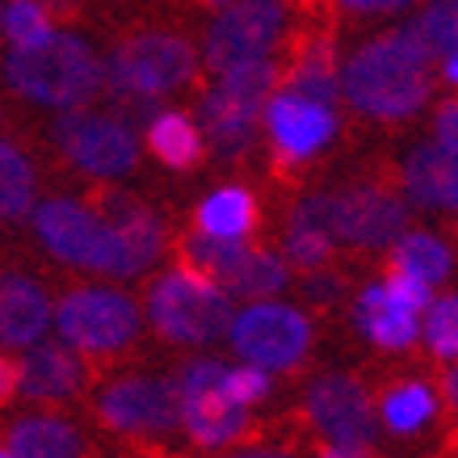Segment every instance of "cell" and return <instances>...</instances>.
<instances>
[{"label":"cell","instance_id":"d4e9b609","mask_svg":"<svg viewBox=\"0 0 458 458\" xmlns=\"http://www.w3.org/2000/svg\"><path fill=\"white\" fill-rule=\"evenodd\" d=\"M286 286H291V265H286V257L274 249H265V244H249V252H244V261H240L227 294L252 303V299H274V294L286 291Z\"/></svg>","mask_w":458,"mask_h":458},{"label":"cell","instance_id":"52a82bcc","mask_svg":"<svg viewBox=\"0 0 458 458\" xmlns=\"http://www.w3.org/2000/svg\"><path fill=\"white\" fill-rule=\"evenodd\" d=\"M51 152L81 177L123 181L140 165V140L118 114L64 110L51 126Z\"/></svg>","mask_w":458,"mask_h":458},{"label":"cell","instance_id":"d6986e66","mask_svg":"<svg viewBox=\"0 0 458 458\" xmlns=\"http://www.w3.org/2000/svg\"><path fill=\"white\" fill-rule=\"evenodd\" d=\"M143 143H148V152H152L156 165H165L168 173H181V177L198 173V168L210 160L202 126L185 110L152 114V118H148V131H143Z\"/></svg>","mask_w":458,"mask_h":458},{"label":"cell","instance_id":"ffe728a7","mask_svg":"<svg viewBox=\"0 0 458 458\" xmlns=\"http://www.w3.org/2000/svg\"><path fill=\"white\" fill-rule=\"evenodd\" d=\"M261 202L249 185H223L194 207V232H207L219 240H249L261 232Z\"/></svg>","mask_w":458,"mask_h":458},{"label":"cell","instance_id":"3957f363","mask_svg":"<svg viewBox=\"0 0 458 458\" xmlns=\"http://www.w3.org/2000/svg\"><path fill=\"white\" fill-rule=\"evenodd\" d=\"M34 236L55 261L110 278H143L165 252L160 244L110 227L81 194H51L34 202Z\"/></svg>","mask_w":458,"mask_h":458},{"label":"cell","instance_id":"8fae6325","mask_svg":"<svg viewBox=\"0 0 458 458\" xmlns=\"http://www.w3.org/2000/svg\"><path fill=\"white\" fill-rule=\"evenodd\" d=\"M408 198L400 194L395 177L353 181L333 194V236L341 249L383 252L408 232Z\"/></svg>","mask_w":458,"mask_h":458},{"label":"cell","instance_id":"4316f807","mask_svg":"<svg viewBox=\"0 0 458 458\" xmlns=\"http://www.w3.org/2000/svg\"><path fill=\"white\" fill-rule=\"evenodd\" d=\"M425 345L433 358L458 361V294L433 299L425 307Z\"/></svg>","mask_w":458,"mask_h":458},{"label":"cell","instance_id":"603a6c76","mask_svg":"<svg viewBox=\"0 0 458 458\" xmlns=\"http://www.w3.org/2000/svg\"><path fill=\"white\" fill-rule=\"evenodd\" d=\"M378 417H383V425H387L391 433H417L437 417V395H433V387L420 383V378H400V383L383 387V395H378Z\"/></svg>","mask_w":458,"mask_h":458},{"label":"cell","instance_id":"d6a6232c","mask_svg":"<svg viewBox=\"0 0 458 458\" xmlns=\"http://www.w3.org/2000/svg\"><path fill=\"white\" fill-rule=\"evenodd\" d=\"M433 143L445 152H458V98H445L433 114Z\"/></svg>","mask_w":458,"mask_h":458},{"label":"cell","instance_id":"4dcf8cb0","mask_svg":"<svg viewBox=\"0 0 458 458\" xmlns=\"http://www.w3.org/2000/svg\"><path fill=\"white\" fill-rule=\"evenodd\" d=\"M223 395L227 400H236L240 408H257L274 395V383H269V370L261 366H227V375H223Z\"/></svg>","mask_w":458,"mask_h":458},{"label":"cell","instance_id":"5b68a950","mask_svg":"<svg viewBox=\"0 0 458 458\" xmlns=\"http://www.w3.org/2000/svg\"><path fill=\"white\" fill-rule=\"evenodd\" d=\"M51 319L59 328V341H68L89 370H114L123 361L140 358L143 345V307L118 286H93L72 282L55 294Z\"/></svg>","mask_w":458,"mask_h":458},{"label":"cell","instance_id":"8992f818","mask_svg":"<svg viewBox=\"0 0 458 458\" xmlns=\"http://www.w3.org/2000/svg\"><path fill=\"white\" fill-rule=\"evenodd\" d=\"M148 319L160 341L168 345H215L232 328V294L219 286L181 274L168 265V274L148 286Z\"/></svg>","mask_w":458,"mask_h":458},{"label":"cell","instance_id":"9c48e42d","mask_svg":"<svg viewBox=\"0 0 458 458\" xmlns=\"http://www.w3.org/2000/svg\"><path fill=\"white\" fill-rule=\"evenodd\" d=\"M227 345L236 349L240 358H249L252 366H261V370L291 375L316 349V324L291 303L252 299L240 316H232Z\"/></svg>","mask_w":458,"mask_h":458},{"label":"cell","instance_id":"cb8c5ba5","mask_svg":"<svg viewBox=\"0 0 458 458\" xmlns=\"http://www.w3.org/2000/svg\"><path fill=\"white\" fill-rule=\"evenodd\" d=\"M387 261L408 269V274H417V278H425L429 286H437V282H445L454 274V252H450V244H445L442 236H433V232H403V236L391 244Z\"/></svg>","mask_w":458,"mask_h":458},{"label":"cell","instance_id":"b9f144b4","mask_svg":"<svg viewBox=\"0 0 458 458\" xmlns=\"http://www.w3.org/2000/svg\"><path fill=\"white\" fill-rule=\"evenodd\" d=\"M0 17H4V0H0Z\"/></svg>","mask_w":458,"mask_h":458},{"label":"cell","instance_id":"d590c367","mask_svg":"<svg viewBox=\"0 0 458 458\" xmlns=\"http://www.w3.org/2000/svg\"><path fill=\"white\" fill-rule=\"evenodd\" d=\"M437 387H442V400H445V408L458 417V361L454 366H445L442 370V378H437Z\"/></svg>","mask_w":458,"mask_h":458},{"label":"cell","instance_id":"e575fe53","mask_svg":"<svg viewBox=\"0 0 458 458\" xmlns=\"http://www.w3.org/2000/svg\"><path fill=\"white\" fill-rule=\"evenodd\" d=\"M336 4L349 9V13H395V9L412 4V0H336Z\"/></svg>","mask_w":458,"mask_h":458},{"label":"cell","instance_id":"f35d334b","mask_svg":"<svg viewBox=\"0 0 458 458\" xmlns=\"http://www.w3.org/2000/svg\"><path fill=\"white\" fill-rule=\"evenodd\" d=\"M232 458H294V454H286V450H240Z\"/></svg>","mask_w":458,"mask_h":458},{"label":"cell","instance_id":"8d00e7d4","mask_svg":"<svg viewBox=\"0 0 458 458\" xmlns=\"http://www.w3.org/2000/svg\"><path fill=\"white\" fill-rule=\"evenodd\" d=\"M445 210H458V152H445Z\"/></svg>","mask_w":458,"mask_h":458},{"label":"cell","instance_id":"277c9868","mask_svg":"<svg viewBox=\"0 0 458 458\" xmlns=\"http://www.w3.org/2000/svg\"><path fill=\"white\" fill-rule=\"evenodd\" d=\"M0 84L42 110H84L106 89V64L76 30H51L34 47L0 55Z\"/></svg>","mask_w":458,"mask_h":458},{"label":"cell","instance_id":"7402d4cb","mask_svg":"<svg viewBox=\"0 0 458 458\" xmlns=\"http://www.w3.org/2000/svg\"><path fill=\"white\" fill-rule=\"evenodd\" d=\"M400 194L420 210H445V148L437 143H417L403 156L400 173Z\"/></svg>","mask_w":458,"mask_h":458},{"label":"cell","instance_id":"ba28073f","mask_svg":"<svg viewBox=\"0 0 458 458\" xmlns=\"http://www.w3.org/2000/svg\"><path fill=\"white\" fill-rule=\"evenodd\" d=\"M89 412L106 433L114 437H168L181 429V400L177 383L160 375H143V370H126V375L101 383Z\"/></svg>","mask_w":458,"mask_h":458},{"label":"cell","instance_id":"6da1fadb","mask_svg":"<svg viewBox=\"0 0 458 458\" xmlns=\"http://www.w3.org/2000/svg\"><path fill=\"white\" fill-rule=\"evenodd\" d=\"M433 47L412 26L361 42L341 68V93L370 123H408L433 98Z\"/></svg>","mask_w":458,"mask_h":458},{"label":"cell","instance_id":"74e56055","mask_svg":"<svg viewBox=\"0 0 458 458\" xmlns=\"http://www.w3.org/2000/svg\"><path fill=\"white\" fill-rule=\"evenodd\" d=\"M442 64V76H445V84H458V51H450V55H442L437 59Z\"/></svg>","mask_w":458,"mask_h":458},{"label":"cell","instance_id":"f546056e","mask_svg":"<svg viewBox=\"0 0 458 458\" xmlns=\"http://www.w3.org/2000/svg\"><path fill=\"white\" fill-rule=\"evenodd\" d=\"M417 30L433 47V55L442 59L458 51V0H425V9L417 17Z\"/></svg>","mask_w":458,"mask_h":458},{"label":"cell","instance_id":"2e32d148","mask_svg":"<svg viewBox=\"0 0 458 458\" xmlns=\"http://www.w3.org/2000/svg\"><path fill=\"white\" fill-rule=\"evenodd\" d=\"M51 291L47 282L0 265V349H30L34 341H42L47 324H51Z\"/></svg>","mask_w":458,"mask_h":458},{"label":"cell","instance_id":"7c38bea8","mask_svg":"<svg viewBox=\"0 0 458 458\" xmlns=\"http://www.w3.org/2000/svg\"><path fill=\"white\" fill-rule=\"evenodd\" d=\"M303 417L324 437V445L349 454H370L375 445V395L349 370H328L307 383Z\"/></svg>","mask_w":458,"mask_h":458},{"label":"cell","instance_id":"83f0119b","mask_svg":"<svg viewBox=\"0 0 458 458\" xmlns=\"http://www.w3.org/2000/svg\"><path fill=\"white\" fill-rule=\"evenodd\" d=\"M0 26H4L9 47H34V42H42L51 30H55L38 0H9V9H4V17H0Z\"/></svg>","mask_w":458,"mask_h":458},{"label":"cell","instance_id":"44dd1931","mask_svg":"<svg viewBox=\"0 0 458 458\" xmlns=\"http://www.w3.org/2000/svg\"><path fill=\"white\" fill-rule=\"evenodd\" d=\"M38 202V168L17 140L0 135V219H26Z\"/></svg>","mask_w":458,"mask_h":458},{"label":"cell","instance_id":"ac0fdd59","mask_svg":"<svg viewBox=\"0 0 458 458\" xmlns=\"http://www.w3.org/2000/svg\"><path fill=\"white\" fill-rule=\"evenodd\" d=\"M353 319H358V328L366 333V341L375 349H383V353H408L420 336L417 311L408 303H400V299H391L383 282H378V286H366V291L358 294Z\"/></svg>","mask_w":458,"mask_h":458},{"label":"cell","instance_id":"9a60e30c","mask_svg":"<svg viewBox=\"0 0 458 458\" xmlns=\"http://www.w3.org/2000/svg\"><path fill=\"white\" fill-rule=\"evenodd\" d=\"M89 361L68 345V341H34L21 358V391L30 403H72L81 400L93 383Z\"/></svg>","mask_w":458,"mask_h":458},{"label":"cell","instance_id":"30bf717a","mask_svg":"<svg viewBox=\"0 0 458 458\" xmlns=\"http://www.w3.org/2000/svg\"><path fill=\"white\" fill-rule=\"evenodd\" d=\"M265 135H269V185H294L299 168L319 156L336 140V114L333 106L294 98V93H274L261 110Z\"/></svg>","mask_w":458,"mask_h":458},{"label":"cell","instance_id":"4fadbf2b","mask_svg":"<svg viewBox=\"0 0 458 458\" xmlns=\"http://www.w3.org/2000/svg\"><path fill=\"white\" fill-rule=\"evenodd\" d=\"M223 375H227V366L215 358L185 361L173 375L181 400V429L190 433L194 445H202V450L232 445L252 429L249 408H240L236 400L223 395Z\"/></svg>","mask_w":458,"mask_h":458},{"label":"cell","instance_id":"5bb4252c","mask_svg":"<svg viewBox=\"0 0 458 458\" xmlns=\"http://www.w3.org/2000/svg\"><path fill=\"white\" fill-rule=\"evenodd\" d=\"M282 34H286V9L278 0H232L227 9H215L202 30V64L210 76H219L236 64L274 55Z\"/></svg>","mask_w":458,"mask_h":458},{"label":"cell","instance_id":"f1b7e54d","mask_svg":"<svg viewBox=\"0 0 458 458\" xmlns=\"http://www.w3.org/2000/svg\"><path fill=\"white\" fill-rule=\"evenodd\" d=\"M349 286H353V274H345L336 261L299 278V294H303L307 307H316V311H336V307L345 303Z\"/></svg>","mask_w":458,"mask_h":458},{"label":"cell","instance_id":"484cf974","mask_svg":"<svg viewBox=\"0 0 458 458\" xmlns=\"http://www.w3.org/2000/svg\"><path fill=\"white\" fill-rule=\"evenodd\" d=\"M282 257H286V265H291L294 274H311V269L333 265L341 252H336L333 236H324V232H307V227L286 223V232H282Z\"/></svg>","mask_w":458,"mask_h":458},{"label":"cell","instance_id":"1f68e13d","mask_svg":"<svg viewBox=\"0 0 458 458\" xmlns=\"http://www.w3.org/2000/svg\"><path fill=\"white\" fill-rule=\"evenodd\" d=\"M383 286H387L391 299H400V303H408L412 311H425V307L433 303V286L425 278H417V274H408V269H400V265H383Z\"/></svg>","mask_w":458,"mask_h":458},{"label":"cell","instance_id":"e0dca14e","mask_svg":"<svg viewBox=\"0 0 458 458\" xmlns=\"http://www.w3.org/2000/svg\"><path fill=\"white\" fill-rule=\"evenodd\" d=\"M4 450L13 458H89V437L59 412H30L4 425Z\"/></svg>","mask_w":458,"mask_h":458},{"label":"cell","instance_id":"7a4b0ae2","mask_svg":"<svg viewBox=\"0 0 458 458\" xmlns=\"http://www.w3.org/2000/svg\"><path fill=\"white\" fill-rule=\"evenodd\" d=\"M198 84V51L168 21H135L114 38L106 55V98L118 106V118H152L168 93Z\"/></svg>","mask_w":458,"mask_h":458},{"label":"cell","instance_id":"60d3db41","mask_svg":"<svg viewBox=\"0 0 458 458\" xmlns=\"http://www.w3.org/2000/svg\"><path fill=\"white\" fill-rule=\"evenodd\" d=\"M0 458H13V454H9V450H4V445H0Z\"/></svg>","mask_w":458,"mask_h":458},{"label":"cell","instance_id":"836d02e7","mask_svg":"<svg viewBox=\"0 0 458 458\" xmlns=\"http://www.w3.org/2000/svg\"><path fill=\"white\" fill-rule=\"evenodd\" d=\"M17 391H21V358L0 349V408H9L17 400Z\"/></svg>","mask_w":458,"mask_h":458},{"label":"cell","instance_id":"ab89813d","mask_svg":"<svg viewBox=\"0 0 458 458\" xmlns=\"http://www.w3.org/2000/svg\"><path fill=\"white\" fill-rule=\"evenodd\" d=\"M319 458H366V454H349V450H336V445H319Z\"/></svg>","mask_w":458,"mask_h":458}]
</instances>
